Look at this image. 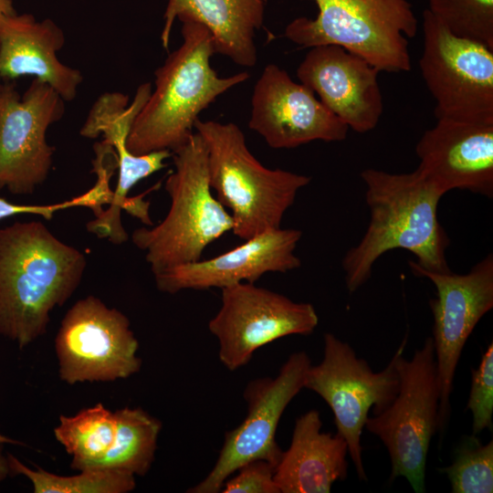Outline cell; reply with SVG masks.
Returning <instances> with one entry per match:
<instances>
[{"label": "cell", "instance_id": "obj_15", "mask_svg": "<svg viewBox=\"0 0 493 493\" xmlns=\"http://www.w3.org/2000/svg\"><path fill=\"white\" fill-rule=\"evenodd\" d=\"M248 127L273 149L341 142L349 130L311 89L275 64H267L255 84Z\"/></svg>", "mask_w": 493, "mask_h": 493}, {"label": "cell", "instance_id": "obj_17", "mask_svg": "<svg viewBox=\"0 0 493 493\" xmlns=\"http://www.w3.org/2000/svg\"><path fill=\"white\" fill-rule=\"evenodd\" d=\"M302 232L274 228L250 237L227 252L154 274L157 288L175 294L185 289L224 288L240 282L255 283L269 272L286 273L299 268L295 254Z\"/></svg>", "mask_w": 493, "mask_h": 493}, {"label": "cell", "instance_id": "obj_29", "mask_svg": "<svg viewBox=\"0 0 493 493\" xmlns=\"http://www.w3.org/2000/svg\"><path fill=\"white\" fill-rule=\"evenodd\" d=\"M472 381L467 408L472 413V435L492 430L493 415V343L488 345L477 369H472Z\"/></svg>", "mask_w": 493, "mask_h": 493}, {"label": "cell", "instance_id": "obj_10", "mask_svg": "<svg viewBox=\"0 0 493 493\" xmlns=\"http://www.w3.org/2000/svg\"><path fill=\"white\" fill-rule=\"evenodd\" d=\"M55 349L59 377L68 384L126 379L142 367L139 341L129 319L94 296L78 300L68 310Z\"/></svg>", "mask_w": 493, "mask_h": 493}, {"label": "cell", "instance_id": "obj_25", "mask_svg": "<svg viewBox=\"0 0 493 493\" xmlns=\"http://www.w3.org/2000/svg\"><path fill=\"white\" fill-rule=\"evenodd\" d=\"M10 475H23L33 485L35 493H127L135 488V477L115 469H85L74 476H59L37 467H26L10 453L6 454Z\"/></svg>", "mask_w": 493, "mask_h": 493}, {"label": "cell", "instance_id": "obj_14", "mask_svg": "<svg viewBox=\"0 0 493 493\" xmlns=\"http://www.w3.org/2000/svg\"><path fill=\"white\" fill-rule=\"evenodd\" d=\"M64 112L65 100L37 79L22 96L14 85H1L0 189L31 194L47 180L55 152L47 131Z\"/></svg>", "mask_w": 493, "mask_h": 493}, {"label": "cell", "instance_id": "obj_20", "mask_svg": "<svg viewBox=\"0 0 493 493\" xmlns=\"http://www.w3.org/2000/svg\"><path fill=\"white\" fill-rule=\"evenodd\" d=\"M321 427L318 410L297 418L290 445L274 471L280 493H329L334 482L347 477V442Z\"/></svg>", "mask_w": 493, "mask_h": 493}, {"label": "cell", "instance_id": "obj_33", "mask_svg": "<svg viewBox=\"0 0 493 493\" xmlns=\"http://www.w3.org/2000/svg\"><path fill=\"white\" fill-rule=\"evenodd\" d=\"M0 443H2V444L8 443V444L24 446V444L22 442H19L17 440L12 439V438H9V437L5 436V435H3L1 434H0Z\"/></svg>", "mask_w": 493, "mask_h": 493}, {"label": "cell", "instance_id": "obj_2", "mask_svg": "<svg viewBox=\"0 0 493 493\" xmlns=\"http://www.w3.org/2000/svg\"><path fill=\"white\" fill-rule=\"evenodd\" d=\"M85 255L39 221L0 229V334L20 349L46 333L50 312L79 287Z\"/></svg>", "mask_w": 493, "mask_h": 493}, {"label": "cell", "instance_id": "obj_4", "mask_svg": "<svg viewBox=\"0 0 493 493\" xmlns=\"http://www.w3.org/2000/svg\"><path fill=\"white\" fill-rule=\"evenodd\" d=\"M194 128L206 145L209 184L217 200L230 211L232 232L246 240L281 227L284 215L311 178L264 166L233 122L198 119Z\"/></svg>", "mask_w": 493, "mask_h": 493}, {"label": "cell", "instance_id": "obj_28", "mask_svg": "<svg viewBox=\"0 0 493 493\" xmlns=\"http://www.w3.org/2000/svg\"><path fill=\"white\" fill-rule=\"evenodd\" d=\"M93 173L97 175L94 186L86 193L65 202L45 205H16L0 197V220L19 214L38 215L49 220L55 213L76 206L89 207L95 215H98L102 211L103 205L110 204L112 195L110 180L114 172L107 166H98L93 169Z\"/></svg>", "mask_w": 493, "mask_h": 493}, {"label": "cell", "instance_id": "obj_32", "mask_svg": "<svg viewBox=\"0 0 493 493\" xmlns=\"http://www.w3.org/2000/svg\"><path fill=\"white\" fill-rule=\"evenodd\" d=\"M16 14L12 0H0V16Z\"/></svg>", "mask_w": 493, "mask_h": 493}, {"label": "cell", "instance_id": "obj_13", "mask_svg": "<svg viewBox=\"0 0 493 493\" xmlns=\"http://www.w3.org/2000/svg\"><path fill=\"white\" fill-rule=\"evenodd\" d=\"M408 265L415 276L428 278L436 289L429 306L440 393L437 431L444 432L463 348L478 321L493 308V255L488 254L466 274L425 270L413 260Z\"/></svg>", "mask_w": 493, "mask_h": 493}, {"label": "cell", "instance_id": "obj_9", "mask_svg": "<svg viewBox=\"0 0 493 493\" xmlns=\"http://www.w3.org/2000/svg\"><path fill=\"white\" fill-rule=\"evenodd\" d=\"M422 28L419 67L436 119L493 122V49L453 35L428 9Z\"/></svg>", "mask_w": 493, "mask_h": 493}, {"label": "cell", "instance_id": "obj_26", "mask_svg": "<svg viewBox=\"0 0 493 493\" xmlns=\"http://www.w3.org/2000/svg\"><path fill=\"white\" fill-rule=\"evenodd\" d=\"M427 9L453 35L493 49V0H428Z\"/></svg>", "mask_w": 493, "mask_h": 493}, {"label": "cell", "instance_id": "obj_22", "mask_svg": "<svg viewBox=\"0 0 493 493\" xmlns=\"http://www.w3.org/2000/svg\"><path fill=\"white\" fill-rule=\"evenodd\" d=\"M117 432L115 412L97 404L72 416L61 414L54 429L56 439L72 456L70 467L95 469L110 449Z\"/></svg>", "mask_w": 493, "mask_h": 493}, {"label": "cell", "instance_id": "obj_6", "mask_svg": "<svg viewBox=\"0 0 493 493\" xmlns=\"http://www.w3.org/2000/svg\"><path fill=\"white\" fill-rule=\"evenodd\" d=\"M314 19L298 17L285 37L300 47L334 45L358 55L379 71L412 68L408 38L418 21L407 0H313Z\"/></svg>", "mask_w": 493, "mask_h": 493}, {"label": "cell", "instance_id": "obj_24", "mask_svg": "<svg viewBox=\"0 0 493 493\" xmlns=\"http://www.w3.org/2000/svg\"><path fill=\"white\" fill-rule=\"evenodd\" d=\"M152 92L150 82L141 84L131 102L121 92H105L93 103L80 129L84 138L94 139L102 135L116 154L128 151L127 139L138 113Z\"/></svg>", "mask_w": 493, "mask_h": 493}, {"label": "cell", "instance_id": "obj_7", "mask_svg": "<svg viewBox=\"0 0 493 493\" xmlns=\"http://www.w3.org/2000/svg\"><path fill=\"white\" fill-rule=\"evenodd\" d=\"M407 339L397 349L398 393L383 410L367 417L364 427L385 446L391 480L404 477L414 492L423 493L430 442L438 428L440 393L432 337L410 360L404 357Z\"/></svg>", "mask_w": 493, "mask_h": 493}, {"label": "cell", "instance_id": "obj_8", "mask_svg": "<svg viewBox=\"0 0 493 493\" xmlns=\"http://www.w3.org/2000/svg\"><path fill=\"white\" fill-rule=\"evenodd\" d=\"M396 350L381 372H373L354 350L332 333L324 334V353L309 365L304 388L319 394L330 407L337 434L348 445L358 477L367 481L362 458L361 435L372 410L376 414L389 405L399 390Z\"/></svg>", "mask_w": 493, "mask_h": 493}, {"label": "cell", "instance_id": "obj_34", "mask_svg": "<svg viewBox=\"0 0 493 493\" xmlns=\"http://www.w3.org/2000/svg\"><path fill=\"white\" fill-rule=\"evenodd\" d=\"M1 85H2V84L0 83V88H1Z\"/></svg>", "mask_w": 493, "mask_h": 493}, {"label": "cell", "instance_id": "obj_30", "mask_svg": "<svg viewBox=\"0 0 493 493\" xmlns=\"http://www.w3.org/2000/svg\"><path fill=\"white\" fill-rule=\"evenodd\" d=\"M274 471L275 467L267 460H251L242 465L235 476H230L225 481L220 492L280 493L274 480Z\"/></svg>", "mask_w": 493, "mask_h": 493}, {"label": "cell", "instance_id": "obj_18", "mask_svg": "<svg viewBox=\"0 0 493 493\" xmlns=\"http://www.w3.org/2000/svg\"><path fill=\"white\" fill-rule=\"evenodd\" d=\"M418 170L443 193L493 196V122L437 118L415 146Z\"/></svg>", "mask_w": 493, "mask_h": 493}, {"label": "cell", "instance_id": "obj_16", "mask_svg": "<svg viewBox=\"0 0 493 493\" xmlns=\"http://www.w3.org/2000/svg\"><path fill=\"white\" fill-rule=\"evenodd\" d=\"M379 72L362 57L324 45L310 47L296 74L349 129L364 133L377 126L383 110Z\"/></svg>", "mask_w": 493, "mask_h": 493}, {"label": "cell", "instance_id": "obj_19", "mask_svg": "<svg viewBox=\"0 0 493 493\" xmlns=\"http://www.w3.org/2000/svg\"><path fill=\"white\" fill-rule=\"evenodd\" d=\"M64 44L62 29L49 18L37 21L32 15L16 13L0 16V78L32 76L65 101L73 100L83 76L58 58Z\"/></svg>", "mask_w": 493, "mask_h": 493}, {"label": "cell", "instance_id": "obj_3", "mask_svg": "<svg viewBox=\"0 0 493 493\" xmlns=\"http://www.w3.org/2000/svg\"><path fill=\"white\" fill-rule=\"evenodd\" d=\"M181 22L183 42L155 70V89L128 136L127 149L134 154L182 147L201 111L250 77L246 71L218 76L210 63L215 48L209 30L195 21Z\"/></svg>", "mask_w": 493, "mask_h": 493}, {"label": "cell", "instance_id": "obj_5", "mask_svg": "<svg viewBox=\"0 0 493 493\" xmlns=\"http://www.w3.org/2000/svg\"><path fill=\"white\" fill-rule=\"evenodd\" d=\"M172 157L174 169L164 183L171 199L166 216L131 234L153 275L200 260L205 249L234 225L230 213L212 194L207 149L200 134L194 132Z\"/></svg>", "mask_w": 493, "mask_h": 493}, {"label": "cell", "instance_id": "obj_12", "mask_svg": "<svg viewBox=\"0 0 493 493\" xmlns=\"http://www.w3.org/2000/svg\"><path fill=\"white\" fill-rule=\"evenodd\" d=\"M310 364L305 351H296L276 377L248 382L243 393L247 407L245 419L225 434L212 470L197 485L187 489L188 493L220 492L225 481L251 460L264 459L276 467L282 454L276 440L279 420L288 404L304 388Z\"/></svg>", "mask_w": 493, "mask_h": 493}, {"label": "cell", "instance_id": "obj_31", "mask_svg": "<svg viewBox=\"0 0 493 493\" xmlns=\"http://www.w3.org/2000/svg\"><path fill=\"white\" fill-rule=\"evenodd\" d=\"M3 445L4 444L0 443V482H2L7 476H10L7 456H5L3 454Z\"/></svg>", "mask_w": 493, "mask_h": 493}, {"label": "cell", "instance_id": "obj_11", "mask_svg": "<svg viewBox=\"0 0 493 493\" xmlns=\"http://www.w3.org/2000/svg\"><path fill=\"white\" fill-rule=\"evenodd\" d=\"M221 307L208 322L219 342V359L229 371L247 364L260 347L289 335L311 334L319 323L312 304L240 282L224 288Z\"/></svg>", "mask_w": 493, "mask_h": 493}, {"label": "cell", "instance_id": "obj_23", "mask_svg": "<svg viewBox=\"0 0 493 493\" xmlns=\"http://www.w3.org/2000/svg\"><path fill=\"white\" fill-rule=\"evenodd\" d=\"M115 415L114 442L96 468L145 476L154 460L162 423L142 408L125 407L116 410Z\"/></svg>", "mask_w": 493, "mask_h": 493}, {"label": "cell", "instance_id": "obj_27", "mask_svg": "<svg viewBox=\"0 0 493 493\" xmlns=\"http://www.w3.org/2000/svg\"><path fill=\"white\" fill-rule=\"evenodd\" d=\"M453 493L493 492V440L482 444L471 435L457 448L454 462L440 469Z\"/></svg>", "mask_w": 493, "mask_h": 493}, {"label": "cell", "instance_id": "obj_1", "mask_svg": "<svg viewBox=\"0 0 493 493\" xmlns=\"http://www.w3.org/2000/svg\"><path fill=\"white\" fill-rule=\"evenodd\" d=\"M370 221L360 242L345 254L341 265L350 293L371 278L376 260L387 251L405 249L420 267L448 272L449 238L438 221L443 194L418 169L392 173L377 169L361 173Z\"/></svg>", "mask_w": 493, "mask_h": 493}, {"label": "cell", "instance_id": "obj_21", "mask_svg": "<svg viewBox=\"0 0 493 493\" xmlns=\"http://www.w3.org/2000/svg\"><path fill=\"white\" fill-rule=\"evenodd\" d=\"M266 0H168L161 42L167 49L173 22L192 20L211 33L215 53L244 68L257 64L255 35L264 22Z\"/></svg>", "mask_w": 493, "mask_h": 493}]
</instances>
